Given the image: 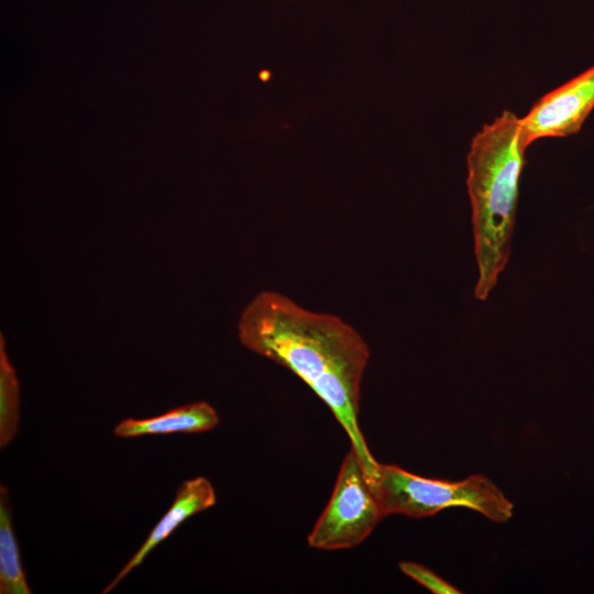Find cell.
I'll return each mask as SVG.
<instances>
[{"label": "cell", "mask_w": 594, "mask_h": 594, "mask_svg": "<svg viewBox=\"0 0 594 594\" xmlns=\"http://www.w3.org/2000/svg\"><path fill=\"white\" fill-rule=\"evenodd\" d=\"M384 517L371 481L351 447L328 505L308 535L310 547L342 550L359 546Z\"/></svg>", "instance_id": "cell-4"}, {"label": "cell", "mask_w": 594, "mask_h": 594, "mask_svg": "<svg viewBox=\"0 0 594 594\" xmlns=\"http://www.w3.org/2000/svg\"><path fill=\"white\" fill-rule=\"evenodd\" d=\"M15 537L8 488L0 485V594H31Z\"/></svg>", "instance_id": "cell-8"}, {"label": "cell", "mask_w": 594, "mask_h": 594, "mask_svg": "<svg viewBox=\"0 0 594 594\" xmlns=\"http://www.w3.org/2000/svg\"><path fill=\"white\" fill-rule=\"evenodd\" d=\"M218 424L217 410L207 402H196L150 418L123 419L114 427L113 433L118 438L199 433L213 429Z\"/></svg>", "instance_id": "cell-7"}, {"label": "cell", "mask_w": 594, "mask_h": 594, "mask_svg": "<svg viewBox=\"0 0 594 594\" xmlns=\"http://www.w3.org/2000/svg\"><path fill=\"white\" fill-rule=\"evenodd\" d=\"M216 502L217 495L208 479L197 476L183 482L169 508L154 525L141 547L101 593L107 594L111 592L129 573L144 561L151 551L166 540L186 519L212 507Z\"/></svg>", "instance_id": "cell-6"}, {"label": "cell", "mask_w": 594, "mask_h": 594, "mask_svg": "<svg viewBox=\"0 0 594 594\" xmlns=\"http://www.w3.org/2000/svg\"><path fill=\"white\" fill-rule=\"evenodd\" d=\"M519 123L520 118L505 110L472 138L466 156L479 268L474 296L480 300L488 297L510 256L526 151L519 141Z\"/></svg>", "instance_id": "cell-2"}, {"label": "cell", "mask_w": 594, "mask_h": 594, "mask_svg": "<svg viewBox=\"0 0 594 594\" xmlns=\"http://www.w3.org/2000/svg\"><path fill=\"white\" fill-rule=\"evenodd\" d=\"M240 342L286 367L329 407L346 432L370 480L378 462L359 426L360 388L370 350L341 318L310 311L280 293L265 290L238 322Z\"/></svg>", "instance_id": "cell-1"}, {"label": "cell", "mask_w": 594, "mask_h": 594, "mask_svg": "<svg viewBox=\"0 0 594 594\" xmlns=\"http://www.w3.org/2000/svg\"><path fill=\"white\" fill-rule=\"evenodd\" d=\"M594 108V66L537 100L520 118L519 141L526 150L542 138L575 134Z\"/></svg>", "instance_id": "cell-5"}, {"label": "cell", "mask_w": 594, "mask_h": 594, "mask_svg": "<svg viewBox=\"0 0 594 594\" xmlns=\"http://www.w3.org/2000/svg\"><path fill=\"white\" fill-rule=\"evenodd\" d=\"M399 569L404 574L411 578L435 594L462 593L455 586L421 564L415 562H400Z\"/></svg>", "instance_id": "cell-10"}, {"label": "cell", "mask_w": 594, "mask_h": 594, "mask_svg": "<svg viewBox=\"0 0 594 594\" xmlns=\"http://www.w3.org/2000/svg\"><path fill=\"white\" fill-rule=\"evenodd\" d=\"M371 484L384 517L399 514L421 518L455 506L479 512L501 524L513 517L514 504L481 474L453 482L427 479L394 464L378 463Z\"/></svg>", "instance_id": "cell-3"}, {"label": "cell", "mask_w": 594, "mask_h": 594, "mask_svg": "<svg viewBox=\"0 0 594 594\" xmlns=\"http://www.w3.org/2000/svg\"><path fill=\"white\" fill-rule=\"evenodd\" d=\"M20 421V384L0 334V447H7L15 437Z\"/></svg>", "instance_id": "cell-9"}]
</instances>
